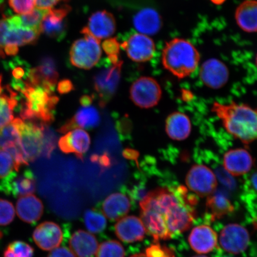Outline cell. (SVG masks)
Wrapping results in <instances>:
<instances>
[{
  "mask_svg": "<svg viewBox=\"0 0 257 257\" xmlns=\"http://www.w3.org/2000/svg\"><path fill=\"white\" fill-rule=\"evenodd\" d=\"M19 91L24 96L20 113L23 120L40 122L46 125L52 123L54 111L59 101L53 91L26 81Z\"/></svg>",
  "mask_w": 257,
  "mask_h": 257,
  "instance_id": "obj_3",
  "label": "cell"
},
{
  "mask_svg": "<svg viewBox=\"0 0 257 257\" xmlns=\"http://www.w3.org/2000/svg\"><path fill=\"white\" fill-rule=\"evenodd\" d=\"M2 76L0 75V128L14 120V111L18 106V94L10 86L3 87Z\"/></svg>",
  "mask_w": 257,
  "mask_h": 257,
  "instance_id": "obj_32",
  "label": "cell"
},
{
  "mask_svg": "<svg viewBox=\"0 0 257 257\" xmlns=\"http://www.w3.org/2000/svg\"><path fill=\"white\" fill-rule=\"evenodd\" d=\"M206 210L210 220L214 221L233 213L234 208L229 197L224 192L216 190L207 197Z\"/></svg>",
  "mask_w": 257,
  "mask_h": 257,
  "instance_id": "obj_29",
  "label": "cell"
},
{
  "mask_svg": "<svg viewBox=\"0 0 257 257\" xmlns=\"http://www.w3.org/2000/svg\"><path fill=\"white\" fill-rule=\"evenodd\" d=\"M60 0H36V6L38 9L50 10Z\"/></svg>",
  "mask_w": 257,
  "mask_h": 257,
  "instance_id": "obj_47",
  "label": "cell"
},
{
  "mask_svg": "<svg viewBox=\"0 0 257 257\" xmlns=\"http://www.w3.org/2000/svg\"><path fill=\"white\" fill-rule=\"evenodd\" d=\"M123 62L112 64L110 67L102 69L94 78V86L99 97V104L104 107L116 92L121 78Z\"/></svg>",
  "mask_w": 257,
  "mask_h": 257,
  "instance_id": "obj_7",
  "label": "cell"
},
{
  "mask_svg": "<svg viewBox=\"0 0 257 257\" xmlns=\"http://www.w3.org/2000/svg\"><path fill=\"white\" fill-rule=\"evenodd\" d=\"M0 149L11 154L18 170L29 165L22 149L20 133L15 118L11 123L0 128Z\"/></svg>",
  "mask_w": 257,
  "mask_h": 257,
  "instance_id": "obj_11",
  "label": "cell"
},
{
  "mask_svg": "<svg viewBox=\"0 0 257 257\" xmlns=\"http://www.w3.org/2000/svg\"><path fill=\"white\" fill-rule=\"evenodd\" d=\"M71 8L63 6L59 9H50L41 25V33L57 40H62L67 32V16Z\"/></svg>",
  "mask_w": 257,
  "mask_h": 257,
  "instance_id": "obj_14",
  "label": "cell"
},
{
  "mask_svg": "<svg viewBox=\"0 0 257 257\" xmlns=\"http://www.w3.org/2000/svg\"><path fill=\"white\" fill-rule=\"evenodd\" d=\"M123 245L117 240H110L102 242L96 252V257H124Z\"/></svg>",
  "mask_w": 257,
  "mask_h": 257,
  "instance_id": "obj_37",
  "label": "cell"
},
{
  "mask_svg": "<svg viewBox=\"0 0 257 257\" xmlns=\"http://www.w3.org/2000/svg\"><path fill=\"white\" fill-rule=\"evenodd\" d=\"M35 177L30 169L14 171L0 182V191L15 198L33 194L36 191Z\"/></svg>",
  "mask_w": 257,
  "mask_h": 257,
  "instance_id": "obj_10",
  "label": "cell"
},
{
  "mask_svg": "<svg viewBox=\"0 0 257 257\" xmlns=\"http://www.w3.org/2000/svg\"><path fill=\"white\" fill-rule=\"evenodd\" d=\"M69 245L77 257H94L98 248L96 237L83 230H77L72 234Z\"/></svg>",
  "mask_w": 257,
  "mask_h": 257,
  "instance_id": "obj_26",
  "label": "cell"
},
{
  "mask_svg": "<svg viewBox=\"0 0 257 257\" xmlns=\"http://www.w3.org/2000/svg\"><path fill=\"white\" fill-rule=\"evenodd\" d=\"M82 38L76 40L70 51V60L73 66L90 69L99 62L101 56L100 42L83 28Z\"/></svg>",
  "mask_w": 257,
  "mask_h": 257,
  "instance_id": "obj_6",
  "label": "cell"
},
{
  "mask_svg": "<svg viewBox=\"0 0 257 257\" xmlns=\"http://www.w3.org/2000/svg\"><path fill=\"white\" fill-rule=\"evenodd\" d=\"M127 55L135 62H146L152 59L156 51L154 41L147 35L135 34L121 44Z\"/></svg>",
  "mask_w": 257,
  "mask_h": 257,
  "instance_id": "obj_13",
  "label": "cell"
},
{
  "mask_svg": "<svg viewBox=\"0 0 257 257\" xmlns=\"http://www.w3.org/2000/svg\"><path fill=\"white\" fill-rule=\"evenodd\" d=\"M16 212L20 219L29 224L36 223L43 216L44 205L36 196L21 197L16 203Z\"/></svg>",
  "mask_w": 257,
  "mask_h": 257,
  "instance_id": "obj_25",
  "label": "cell"
},
{
  "mask_svg": "<svg viewBox=\"0 0 257 257\" xmlns=\"http://www.w3.org/2000/svg\"><path fill=\"white\" fill-rule=\"evenodd\" d=\"M19 171L17 166L11 154L0 149V179L8 177L14 171Z\"/></svg>",
  "mask_w": 257,
  "mask_h": 257,
  "instance_id": "obj_38",
  "label": "cell"
},
{
  "mask_svg": "<svg viewBox=\"0 0 257 257\" xmlns=\"http://www.w3.org/2000/svg\"><path fill=\"white\" fill-rule=\"evenodd\" d=\"M188 240L194 251L198 253H207L216 248L217 234L211 227L200 225L192 230Z\"/></svg>",
  "mask_w": 257,
  "mask_h": 257,
  "instance_id": "obj_23",
  "label": "cell"
},
{
  "mask_svg": "<svg viewBox=\"0 0 257 257\" xmlns=\"http://www.w3.org/2000/svg\"><path fill=\"white\" fill-rule=\"evenodd\" d=\"M200 76L205 86L211 89L223 87L229 80V72L226 64L216 59H210L202 64Z\"/></svg>",
  "mask_w": 257,
  "mask_h": 257,
  "instance_id": "obj_16",
  "label": "cell"
},
{
  "mask_svg": "<svg viewBox=\"0 0 257 257\" xmlns=\"http://www.w3.org/2000/svg\"><path fill=\"white\" fill-rule=\"evenodd\" d=\"M58 78L59 73L55 63L51 58L46 57L42 60L39 65L30 70L26 82L53 91Z\"/></svg>",
  "mask_w": 257,
  "mask_h": 257,
  "instance_id": "obj_15",
  "label": "cell"
},
{
  "mask_svg": "<svg viewBox=\"0 0 257 257\" xmlns=\"http://www.w3.org/2000/svg\"><path fill=\"white\" fill-rule=\"evenodd\" d=\"M253 160L248 151L236 149L228 151L223 157L225 170L233 176H240L248 173L252 168Z\"/></svg>",
  "mask_w": 257,
  "mask_h": 257,
  "instance_id": "obj_21",
  "label": "cell"
},
{
  "mask_svg": "<svg viewBox=\"0 0 257 257\" xmlns=\"http://www.w3.org/2000/svg\"><path fill=\"white\" fill-rule=\"evenodd\" d=\"M15 211L11 202L0 199V226H6L14 220Z\"/></svg>",
  "mask_w": 257,
  "mask_h": 257,
  "instance_id": "obj_39",
  "label": "cell"
},
{
  "mask_svg": "<svg viewBox=\"0 0 257 257\" xmlns=\"http://www.w3.org/2000/svg\"><path fill=\"white\" fill-rule=\"evenodd\" d=\"M131 208V201L126 195L114 193L108 196L102 204V212L106 217L111 221H116L124 217Z\"/></svg>",
  "mask_w": 257,
  "mask_h": 257,
  "instance_id": "obj_27",
  "label": "cell"
},
{
  "mask_svg": "<svg viewBox=\"0 0 257 257\" xmlns=\"http://www.w3.org/2000/svg\"><path fill=\"white\" fill-rule=\"evenodd\" d=\"M200 54L188 40L176 38L166 43L162 53L164 67L179 79L190 76L197 69Z\"/></svg>",
  "mask_w": 257,
  "mask_h": 257,
  "instance_id": "obj_4",
  "label": "cell"
},
{
  "mask_svg": "<svg viewBox=\"0 0 257 257\" xmlns=\"http://www.w3.org/2000/svg\"><path fill=\"white\" fill-rule=\"evenodd\" d=\"M131 257H147L146 254L144 253H137V254H134L132 255Z\"/></svg>",
  "mask_w": 257,
  "mask_h": 257,
  "instance_id": "obj_52",
  "label": "cell"
},
{
  "mask_svg": "<svg viewBox=\"0 0 257 257\" xmlns=\"http://www.w3.org/2000/svg\"><path fill=\"white\" fill-rule=\"evenodd\" d=\"M99 41L112 36L116 29L113 15L107 11H98L90 17L88 27L84 28Z\"/></svg>",
  "mask_w": 257,
  "mask_h": 257,
  "instance_id": "obj_22",
  "label": "cell"
},
{
  "mask_svg": "<svg viewBox=\"0 0 257 257\" xmlns=\"http://www.w3.org/2000/svg\"><path fill=\"white\" fill-rule=\"evenodd\" d=\"M165 128L172 140L183 141L191 134V122L187 115L181 112H174L167 118Z\"/></svg>",
  "mask_w": 257,
  "mask_h": 257,
  "instance_id": "obj_28",
  "label": "cell"
},
{
  "mask_svg": "<svg viewBox=\"0 0 257 257\" xmlns=\"http://www.w3.org/2000/svg\"><path fill=\"white\" fill-rule=\"evenodd\" d=\"M9 24L7 19L0 20V57H5L4 51L6 46V38L9 30Z\"/></svg>",
  "mask_w": 257,
  "mask_h": 257,
  "instance_id": "obj_43",
  "label": "cell"
},
{
  "mask_svg": "<svg viewBox=\"0 0 257 257\" xmlns=\"http://www.w3.org/2000/svg\"><path fill=\"white\" fill-rule=\"evenodd\" d=\"M197 199L181 186L159 188L147 193L140 202L141 208L153 209L162 215L173 236L190 229L196 216Z\"/></svg>",
  "mask_w": 257,
  "mask_h": 257,
  "instance_id": "obj_1",
  "label": "cell"
},
{
  "mask_svg": "<svg viewBox=\"0 0 257 257\" xmlns=\"http://www.w3.org/2000/svg\"><path fill=\"white\" fill-rule=\"evenodd\" d=\"M92 160L94 162H98L100 164V165L103 168H106L110 166V159L106 156L98 157L97 156H94L92 157Z\"/></svg>",
  "mask_w": 257,
  "mask_h": 257,
  "instance_id": "obj_48",
  "label": "cell"
},
{
  "mask_svg": "<svg viewBox=\"0 0 257 257\" xmlns=\"http://www.w3.org/2000/svg\"><path fill=\"white\" fill-rule=\"evenodd\" d=\"M48 11L36 8L30 14L19 16V24L22 27L41 31L42 22Z\"/></svg>",
  "mask_w": 257,
  "mask_h": 257,
  "instance_id": "obj_34",
  "label": "cell"
},
{
  "mask_svg": "<svg viewBox=\"0 0 257 257\" xmlns=\"http://www.w3.org/2000/svg\"><path fill=\"white\" fill-rule=\"evenodd\" d=\"M86 227L90 232L99 233L107 226V220L103 215L94 210H88L84 214Z\"/></svg>",
  "mask_w": 257,
  "mask_h": 257,
  "instance_id": "obj_35",
  "label": "cell"
},
{
  "mask_svg": "<svg viewBox=\"0 0 257 257\" xmlns=\"http://www.w3.org/2000/svg\"><path fill=\"white\" fill-rule=\"evenodd\" d=\"M36 245L44 250L56 249L63 240V232L60 227L53 221H45L36 227L33 233Z\"/></svg>",
  "mask_w": 257,
  "mask_h": 257,
  "instance_id": "obj_17",
  "label": "cell"
},
{
  "mask_svg": "<svg viewBox=\"0 0 257 257\" xmlns=\"http://www.w3.org/2000/svg\"><path fill=\"white\" fill-rule=\"evenodd\" d=\"M99 122L100 115L97 109L92 104L82 105L76 113L67 120L58 131L66 134L75 128H94L98 126Z\"/></svg>",
  "mask_w": 257,
  "mask_h": 257,
  "instance_id": "obj_20",
  "label": "cell"
},
{
  "mask_svg": "<svg viewBox=\"0 0 257 257\" xmlns=\"http://www.w3.org/2000/svg\"><path fill=\"white\" fill-rule=\"evenodd\" d=\"M34 249L28 243L15 240L9 243L3 253V257H33Z\"/></svg>",
  "mask_w": 257,
  "mask_h": 257,
  "instance_id": "obj_36",
  "label": "cell"
},
{
  "mask_svg": "<svg viewBox=\"0 0 257 257\" xmlns=\"http://www.w3.org/2000/svg\"><path fill=\"white\" fill-rule=\"evenodd\" d=\"M141 209V220L147 232L153 237L155 242L172 238V234L169 232L166 221L159 212L151 208Z\"/></svg>",
  "mask_w": 257,
  "mask_h": 257,
  "instance_id": "obj_24",
  "label": "cell"
},
{
  "mask_svg": "<svg viewBox=\"0 0 257 257\" xmlns=\"http://www.w3.org/2000/svg\"><path fill=\"white\" fill-rule=\"evenodd\" d=\"M134 25L142 34L155 35L162 28V18L156 10L146 8L141 10L134 16Z\"/></svg>",
  "mask_w": 257,
  "mask_h": 257,
  "instance_id": "obj_30",
  "label": "cell"
},
{
  "mask_svg": "<svg viewBox=\"0 0 257 257\" xmlns=\"http://www.w3.org/2000/svg\"><path fill=\"white\" fill-rule=\"evenodd\" d=\"M186 184L196 195L205 197L216 190L217 181L213 172L207 166L195 165L186 175Z\"/></svg>",
  "mask_w": 257,
  "mask_h": 257,
  "instance_id": "obj_9",
  "label": "cell"
},
{
  "mask_svg": "<svg viewBox=\"0 0 257 257\" xmlns=\"http://www.w3.org/2000/svg\"><path fill=\"white\" fill-rule=\"evenodd\" d=\"M22 151L27 162H34L43 155L44 145V131L47 125L33 121H24L16 118Z\"/></svg>",
  "mask_w": 257,
  "mask_h": 257,
  "instance_id": "obj_5",
  "label": "cell"
},
{
  "mask_svg": "<svg viewBox=\"0 0 257 257\" xmlns=\"http://www.w3.org/2000/svg\"><path fill=\"white\" fill-rule=\"evenodd\" d=\"M235 20L243 31L257 32V1L246 0L241 3L235 12Z\"/></svg>",
  "mask_w": 257,
  "mask_h": 257,
  "instance_id": "obj_31",
  "label": "cell"
},
{
  "mask_svg": "<svg viewBox=\"0 0 257 257\" xmlns=\"http://www.w3.org/2000/svg\"><path fill=\"white\" fill-rule=\"evenodd\" d=\"M193 257H208V256H204V255H197V256H194Z\"/></svg>",
  "mask_w": 257,
  "mask_h": 257,
  "instance_id": "obj_53",
  "label": "cell"
},
{
  "mask_svg": "<svg viewBox=\"0 0 257 257\" xmlns=\"http://www.w3.org/2000/svg\"><path fill=\"white\" fill-rule=\"evenodd\" d=\"M162 95L160 85L151 77H141L134 82L130 89L131 100L142 108L154 107L159 103Z\"/></svg>",
  "mask_w": 257,
  "mask_h": 257,
  "instance_id": "obj_8",
  "label": "cell"
},
{
  "mask_svg": "<svg viewBox=\"0 0 257 257\" xmlns=\"http://www.w3.org/2000/svg\"><path fill=\"white\" fill-rule=\"evenodd\" d=\"M118 238L126 243H135L143 240L147 232L141 218L135 216L121 218L114 226Z\"/></svg>",
  "mask_w": 257,
  "mask_h": 257,
  "instance_id": "obj_19",
  "label": "cell"
},
{
  "mask_svg": "<svg viewBox=\"0 0 257 257\" xmlns=\"http://www.w3.org/2000/svg\"><path fill=\"white\" fill-rule=\"evenodd\" d=\"M102 47L107 54L111 64H115L120 62L119 59L120 44L115 38L105 41Z\"/></svg>",
  "mask_w": 257,
  "mask_h": 257,
  "instance_id": "obj_40",
  "label": "cell"
},
{
  "mask_svg": "<svg viewBox=\"0 0 257 257\" xmlns=\"http://www.w3.org/2000/svg\"><path fill=\"white\" fill-rule=\"evenodd\" d=\"M248 191L249 192L250 195H253V197H250L249 200H253L252 204H254L257 199V172L253 173L248 182ZM252 200L249 201V203ZM251 202V203H252ZM250 203V204H251Z\"/></svg>",
  "mask_w": 257,
  "mask_h": 257,
  "instance_id": "obj_44",
  "label": "cell"
},
{
  "mask_svg": "<svg viewBox=\"0 0 257 257\" xmlns=\"http://www.w3.org/2000/svg\"><path fill=\"white\" fill-rule=\"evenodd\" d=\"M249 242L248 230L240 224H228L220 232V245L225 251L232 254H239L245 251Z\"/></svg>",
  "mask_w": 257,
  "mask_h": 257,
  "instance_id": "obj_12",
  "label": "cell"
},
{
  "mask_svg": "<svg viewBox=\"0 0 257 257\" xmlns=\"http://www.w3.org/2000/svg\"><path fill=\"white\" fill-rule=\"evenodd\" d=\"M41 33L40 31L22 27H10L6 38V45L13 44L19 47L34 44L37 43Z\"/></svg>",
  "mask_w": 257,
  "mask_h": 257,
  "instance_id": "obj_33",
  "label": "cell"
},
{
  "mask_svg": "<svg viewBox=\"0 0 257 257\" xmlns=\"http://www.w3.org/2000/svg\"><path fill=\"white\" fill-rule=\"evenodd\" d=\"M74 89L73 83L70 80L64 79L58 83V92L61 94H67Z\"/></svg>",
  "mask_w": 257,
  "mask_h": 257,
  "instance_id": "obj_46",
  "label": "cell"
},
{
  "mask_svg": "<svg viewBox=\"0 0 257 257\" xmlns=\"http://www.w3.org/2000/svg\"><path fill=\"white\" fill-rule=\"evenodd\" d=\"M4 51L8 56H15L19 52V48L16 45L7 44L5 46Z\"/></svg>",
  "mask_w": 257,
  "mask_h": 257,
  "instance_id": "obj_49",
  "label": "cell"
},
{
  "mask_svg": "<svg viewBox=\"0 0 257 257\" xmlns=\"http://www.w3.org/2000/svg\"><path fill=\"white\" fill-rule=\"evenodd\" d=\"M212 2L215 5H220L223 4V3L226 1V0H211Z\"/></svg>",
  "mask_w": 257,
  "mask_h": 257,
  "instance_id": "obj_51",
  "label": "cell"
},
{
  "mask_svg": "<svg viewBox=\"0 0 257 257\" xmlns=\"http://www.w3.org/2000/svg\"><path fill=\"white\" fill-rule=\"evenodd\" d=\"M255 62H256V66H257V55L256 56Z\"/></svg>",
  "mask_w": 257,
  "mask_h": 257,
  "instance_id": "obj_55",
  "label": "cell"
},
{
  "mask_svg": "<svg viewBox=\"0 0 257 257\" xmlns=\"http://www.w3.org/2000/svg\"><path fill=\"white\" fill-rule=\"evenodd\" d=\"M91 139L89 134L82 128H75L68 132L60 138L58 143L63 153L75 154L78 159L82 160L89 149Z\"/></svg>",
  "mask_w": 257,
  "mask_h": 257,
  "instance_id": "obj_18",
  "label": "cell"
},
{
  "mask_svg": "<svg viewBox=\"0 0 257 257\" xmlns=\"http://www.w3.org/2000/svg\"><path fill=\"white\" fill-rule=\"evenodd\" d=\"M24 75V70L20 67H16L14 70V72H13V75H14L15 78L16 79H21L23 78Z\"/></svg>",
  "mask_w": 257,
  "mask_h": 257,
  "instance_id": "obj_50",
  "label": "cell"
},
{
  "mask_svg": "<svg viewBox=\"0 0 257 257\" xmlns=\"http://www.w3.org/2000/svg\"><path fill=\"white\" fill-rule=\"evenodd\" d=\"M47 257H75V255L69 249L61 247L53 249Z\"/></svg>",
  "mask_w": 257,
  "mask_h": 257,
  "instance_id": "obj_45",
  "label": "cell"
},
{
  "mask_svg": "<svg viewBox=\"0 0 257 257\" xmlns=\"http://www.w3.org/2000/svg\"><path fill=\"white\" fill-rule=\"evenodd\" d=\"M211 110L227 133L244 144L257 140V108L233 101L229 104L215 102Z\"/></svg>",
  "mask_w": 257,
  "mask_h": 257,
  "instance_id": "obj_2",
  "label": "cell"
},
{
  "mask_svg": "<svg viewBox=\"0 0 257 257\" xmlns=\"http://www.w3.org/2000/svg\"><path fill=\"white\" fill-rule=\"evenodd\" d=\"M63 1H68V0H63Z\"/></svg>",
  "mask_w": 257,
  "mask_h": 257,
  "instance_id": "obj_56",
  "label": "cell"
},
{
  "mask_svg": "<svg viewBox=\"0 0 257 257\" xmlns=\"http://www.w3.org/2000/svg\"><path fill=\"white\" fill-rule=\"evenodd\" d=\"M147 257H175L172 248L159 243H154L146 249Z\"/></svg>",
  "mask_w": 257,
  "mask_h": 257,
  "instance_id": "obj_41",
  "label": "cell"
},
{
  "mask_svg": "<svg viewBox=\"0 0 257 257\" xmlns=\"http://www.w3.org/2000/svg\"><path fill=\"white\" fill-rule=\"evenodd\" d=\"M9 5L18 15L30 14L36 6V0H9Z\"/></svg>",
  "mask_w": 257,
  "mask_h": 257,
  "instance_id": "obj_42",
  "label": "cell"
},
{
  "mask_svg": "<svg viewBox=\"0 0 257 257\" xmlns=\"http://www.w3.org/2000/svg\"><path fill=\"white\" fill-rule=\"evenodd\" d=\"M220 257H232V256H228V255H221Z\"/></svg>",
  "mask_w": 257,
  "mask_h": 257,
  "instance_id": "obj_54",
  "label": "cell"
}]
</instances>
